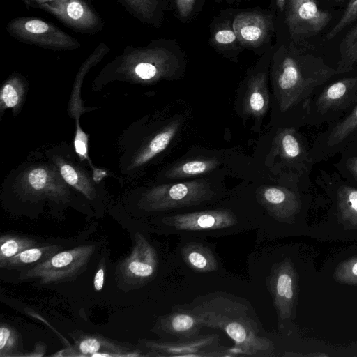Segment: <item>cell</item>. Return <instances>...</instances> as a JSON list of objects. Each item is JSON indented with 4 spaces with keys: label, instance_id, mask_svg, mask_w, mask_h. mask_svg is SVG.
Here are the masks:
<instances>
[{
    "label": "cell",
    "instance_id": "cell-13",
    "mask_svg": "<svg viewBox=\"0 0 357 357\" xmlns=\"http://www.w3.org/2000/svg\"><path fill=\"white\" fill-rule=\"evenodd\" d=\"M357 105V75L340 79L331 83L319 96L316 106L318 111H330Z\"/></svg>",
    "mask_w": 357,
    "mask_h": 357
},
{
    "label": "cell",
    "instance_id": "cell-23",
    "mask_svg": "<svg viewBox=\"0 0 357 357\" xmlns=\"http://www.w3.org/2000/svg\"><path fill=\"white\" fill-rule=\"evenodd\" d=\"M36 240L24 236L2 235L0 238V264L21 252L36 246Z\"/></svg>",
    "mask_w": 357,
    "mask_h": 357
},
{
    "label": "cell",
    "instance_id": "cell-34",
    "mask_svg": "<svg viewBox=\"0 0 357 357\" xmlns=\"http://www.w3.org/2000/svg\"><path fill=\"white\" fill-rule=\"evenodd\" d=\"M319 6L327 10L341 12L344 9L347 0H317Z\"/></svg>",
    "mask_w": 357,
    "mask_h": 357
},
{
    "label": "cell",
    "instance_id": "cell-29",
    "mask_svg": "<svg viewBox=\"0 0 357 357\" xmlns=\"http://www.w3.org/2000/svg\"><path fill=\"white\" fill-rule=\"evenodd\" d=\"M335 278L342 283L357 285V257L341 263L335 271Z\"/></svg>",
    "mask_w": 357,
    "mask_h": 357
},
{
    "label": "cell",
    "instance_id": "cell-1",
    "mask_svg": "<svg viewBox=\"0 0 357 357\" xmlns=\"http://www.w3.org/2000/svg\"><path fill=\"white\" fill-rule=\"evenodd\" d=\"M316 49L275 38L270 67L282 110L306 98L314 89L337 75L335 68L317 54Z\"/></svg>",
    "mask_w": 357,
    "mask_h": 357
},
{
    "label": "cell",
    "instance_id": "cell-18",
    "mask_svg": "<svg viewBox=\"0 0 357 357\" xmlns=\"http://www.w3.org/2000/svg\"><path fill=\"white\" fill-rule=\"evenodd\" d=\"M60 247L57 245L35 246L26 249L0 264L1 269L24 271L46 261L57 253Z\"/></svg>",
    "mask_w": 357,
    "mask_h": 357
},
{
    "label": "cell",
    "instance_id": "cell-25",
    "mask_svg": "<svg viewBox=\"0 0 357 357\" xmlns=\"http://www.w3.org/2000/svg\"><path fill=\"white\" fill-rule=\"evenodd\" d=\"M280 152L282 157L290 161H296L303 158L304 153L300 142L294 130H284L278 138Z\"/></svg>",
    "mask_w": 357,
    "mask_h": 357
},
{
    "label": "cell",
    "instance_id": "cell-17",
    "mask_svg": "<svg viewBox=\"0 0 357 357\" xmlns=\"http://www.w3.org/2000/svg\"><path fill=\"white\" fill-rule=\"evenodd\" d=\"M271 58L272 56L266 61L264 68L259 69L249 79L246 108L249 113L256 116L263 114L268 104L266 77L267 69L271 65Z\"/></svg>",
    "mask_w": 357,
    "mask_h": 357
},
{
    "label": "cell",
    "instance_id": "cell-11",
    "mask_svg": "<svg viewBox=\"0 0 357 357\" xmlns=\"http://www.w3.org/2000/svg\"><path fill=\"white\" fill-rule=\"evenodd\" d=\"M234 8L221 10L209 25L208 45L223 56L237 61L240 53L245 50L234 28Z\"/></svg>",
    "mask_w": 357,
    "mask_h": 357
},
{
    "label": "cell",
    "instance_id": "cell-8",
    "mask_svg": "<svg viewBox=\"0 0 357 357\" xmlns=\"http://www.w3.org/2000/svg\"><path fill=\"white\" fill-rule=\"evenodd\" d=\"M219 342L218 334L199 335L174 341L142 340L144 347L149 350L147 356L171 357H213L220 347Z\"/></svg>",
    "mask_w": 357,
    "mask_h": 357
},
{
    "label": "cell",
    "instance_id": "cell-36",
    "mask_svg": "<svg viewBox=\"0 0 357 357\" xmlns=\"http://www.w3.org/2000/svg\"><path fill=\"white\" fill-rule=\"evenodd\" d=\"M25 29L33 33H42L47 31L48 25L40 20H31L25 24Z\"/></svg>",
    "mask_w": 357,
    "mask_h": 357
},
{
    "label": "cell",
    "instance_id": "cell-12",
    "mask_svg": "<svg viewBox=\"0 0 357 357\" xmlns=\"http://www.w3.org/2000/svg\"><path fill=\"white\" fill-rule=\"evenodd\" d=\"M204 327L197 316L187 307L175 310L158 318L154 331L177 340L195 337Z\"/></svg>",
    "mask_w": 357,
    "mask_h": 357
},
{
    "label": "cell",
    "instance_id": "cell-28",
    "mask_svg": "<svg viewBox=\"0 0 357 357\" xmlns=\"http://www.w3.org/2000/svg\"><path fill=\"white\" fill-rule=\"evenodd\" d=\"M173 12L182 22L193 20L203 7L205 0H172Z\"/></svg>",
    "mask_w": 357,
    "mask_h": 357
},
{
    "label": "cell",
    "instance_id": "cell-37",
    "mask_svg": "<svg viewBox=\"0 0 357 357\" xmlns=\"http://www.w3.org/2000/svg\"><path fill=\"white\" fill-rule=\"evenodd\" d=\"M67 12L70 17L77 20L82 17L83 8L79 3L72 2L68 6Z\"/></svg>",
    "mask_w": 357,
    "mask_h": 357
},
{
    "label": "cell",
    "instance_id": "cell-14",
    "mask_svg": "<svg viewBox=\"0 0 357 357\" xmlns=\"http://www.w3.org/2000/svg\"><path fill=\"white\" fill-rule=\"evenodd\" d=\"M68 356H144L139 351L118 345L109 340L96 335H82Z\"/></svg>",
    "mask_w": 357,
    "mask_h": 357
},
{
    "label": "cell",
    "instance_id": "cell-5",
    "mask_svg": "<svg viewBox=\"0 0 357 357\" xmlns=\"http://www.w3.org/2000/svg\"><path fill=\"white\" fill-rule=\"evenodd\" d=\"M94 251V245L87 244L58 252L46 261L21 271L18 279L38 280L40 284L73 280L85 271Z\"/></svg>",
    "mask_w": 357,
    "mask_h": 357
},
{
    "label": "cell",
    "instance_id": "cell-21",
    "mask_svg": "<svg viewBox=\"0 0 357 357\" xmlns=\"http://www.w3.org/2000/svg\"><path fill=\"white\" fill-rule=\"evenodd\" d=\"M178 122H174L163 131L156 135L150 142L146 149L137 158L136 164L142 165L165 150L177 132Z\"/></svg>",
    "mask_w": 357,
    "mask_h": 357
},
{
    "label": "cell",
    "instance_id": "cell-26",
    "mask_svg": "<svg viewBox=\"0 0 357 357\" xmlns=\"http://www.w3.org/2000/svg\"><path fill=\"white\" fill-rule=\"evenodd\" d=\"M19 334L13 328L1 324L0 326V356H19Z\"/></svg>",
    "mask_w": 357,
    "mask_h": 357
},
{
    "label": "cell",
    "instance_id": "cell-24",
    "mask_svg": "<svg viewBox=\"0 0 357 357\" xmlns=\"http://www.w3.org/2000/svg\"><path fill=\"white\" fill-rule=\"evenodd\" d=\"M357 21V0H347L338 20L326 33L322 43L328 42L342 34L349 26Z\"/></svg>",
    "mask_w": 357,
    "mask_h": 357
},
{
    "label": "cell",
    "instance_id": "cell-30",
    "mask_svg": "<svg viewBox=\"0 0 357 357\" xmlns=\"http://www.w3.org/2000/svg\"><path fill=\"white\" fill-rule=\"evenodd\" d=\"M48 179L47 172L42 168L31 170L28 174V182L31 188L41 190L45 188Z\"/></svg>",
    "mask_w": 357,
    "mask_h": 357
},
{
    "label": "cell",
    "instance_id": "cell-31",
    "mask_svg": "<svg viewBox=\"0 0 357 357\" xmlns=\"http://www.w3.org/2000/svg\"><path fill=\"white\" fill-rule=\"evenodd\" d=\"M1 98L7 107H13L18 102L19 95L14 86L8 84L1 90Z\"/></svg>",
    "mask_w": 357,
    "mask_h": 357
},
{
    "label": "cell",
    "instance_id": "cell-4",
    "mask_svg": "<svg viewBox=\"0 0 357 357\" xmlns=\"http://www.w3.org/2000/svg\"><path fill=\"white\" fill-rule=\"evenodd\" d=\"M162 223L170 234L180 235L215 236L243 229L238 226L237 215L227 208L169 215L162 218Z\"/></svg>",
    "mask_w": 357,
    "mask_h": 357
},
{
    "label": "cell",
    "instance_id": "cell-35",
    "mask_svg": "<svg viewBox=\"0 0 357 357\" xmlns=\"http://www.w3.org/2000/svg\"><path fill=\"white\" fill-rule=\"evenodd\" d=\"M105 260L104 259L99 264L98 268L96 272V274L93 278V287L96 291H100L103 287L104 282H105Z\"/></svg>",
    "mask_w": 357,
    "mask_h": 357
},
{
    "label": "cell",
    "instance_id": "cell-38",
    "mask_svg": "<svg viewBox=\"0 0 357 357\" xmlns=\"http://www.w3.org/2000/svg\"><path fill=\"white\" fill-rule=\"evenodd\" d=\"M348 167L357 178V158H352L348 161Z\"/></svg>",
    "mask_w": 357,
    "mask_h": 357
},
{
    "label": "cell",
    "instance_id": "cell-39",
    "mask_svg": "<svg viewBox=\"0 0 357 357\" xmlns=\"http://www.w3.org/2000/svg\"><path fill=\"white\" fill-rule=\"evenodd\" d=\"M218 3H224L227 6L239 4L243 0H214Z\"/></svg>",
    "mask_w": 357,
    "mask_h": 357
},
{
    "label": "cell",
    "instance_id": "cell-6",
    "mask_svg": "<svg viewBox=\"0 0 357 357\" xmlns=\"http://www.w3.org/2000/svg\"><path fill=\"white\" fill-rule=\"evenodd\" d=\"M233 28L243 48L257 55L262 56L273 46L275 24L269 8L234 9Z\"/></svg>",
    "mask_w": 357,
    "mask_h": 357
},
{
    "label": "cell",
    "instance_id": "cell-20",
    "mask_svg": "<svg viewBox=\"0 0 357 357\" xmlns=\"http://www.w3.org/2000/svg\"><path fill=\"white\" fill-rule=\"evenodd\" d=\"M337 212L346 229L357 230V189L341 187L337 194Z\"/></svg>",
    "mask_w": 357,
    "mask_h": 357
},
{
    "label": "cell",
    "instance_id": "cell-22",
    "mask_svg": "<svg viewBox=\"0 0 357 357\" xmlns=\"http://www.w3.org/2000/svg\"><path fill=\"white\" fill-rule=\"evenodd\" d=\"M215 159L193 160L174 166L168 173L170 178H183L205 174L218 165Z\"/></svg>",
    "mask_w": 357,
    "mask_h": 357
},
{
    "label": "cell",
    "instance_id": "cell-19",
    "mask_svg": "<svg viewBox=\"0 0 357 357\" xmlns=\"http://www.w3.org/2000/svg\"><path fill=\"white\" fill-rule=\"evenodd\" d=\"M339 44L337 74L349 73L357 68V21L344 31Z\"/></svg>",
    "mask_w": 357,
    "mask_h": 357
},
{
    "label": "cell",
    "instance_id": "cell-2",
    "mask_svg": "<svg viewBox=\"0 0 357 357\" xmlns=\"http://www.w3.org/2000/svg\"><path fill=\"white\" fill-rule=\"evenodd\" d=\"M204 327L222 331L243 349L246 356H270L274 346L261 333L259 324L253 319L248 307L238 301L215 295L198 305L188 308Z\"/></svg>",
    "mask_w": 357,
    "mask_h": 357
},
{
    "label": "cell",
    "instance_id": "cell-15",
    "mask_svg": "<svg viewBox=\"0 0 357 357\" xmlns=\"http://www.w3.org/2000/svg\"><path fill=\"white\" fill-rule=\"evenodd\" d=\"M260 199L270 215L280 221H288L298 211L296 197L284 188H265L260 192Z\"/></svg>",
    "mask_w": 357,
    "mask_h": 357
},
{
    "label": "cell",
    "instance_id": "cell-3",
    "mask_svg": "<svg viewBox=\"0 0 357 357\" xmlns=\"http://www.w3.org/2000/svg\"><path fill=\"white\" fill-rule=\"evenodd\" d=\"M268 8L273 14L275 38L304 46L322 43L341 15L322 8L317 0H271Z\"/></svg>",
    "mask_w": 357,
    "mask_h": 357
},
{
    "label": "cell",
    "instance_id": "cell-10",
    "mask_svg": "<svg viewBox=\"0 0 357 357\" xmlns=\"http://www.w3.org/2000/svg\"><path fill=\"white\" fill-rule=\"evenodd\" d=\"M158 264L153 246L142 234L137 233L131 252L120 263L119 270L127 281L141 284L153 278Z\"/></svg>",
    "mask_w": 357,
    "mask_h": 357
},
{
    "label": "cell",
    "instance_id": "cell-16",
    "mask_svg": "<svg viewBox=\"0 0 357 357\" xmlns=\"http://www.w3.org/2000/svg\"><path fill=\"white\" fill-rule=\"evenodd\" d=\"M181 255L185 264L197 272H214L219 268L218 261L213 251L202 242H187L181 248Z\"/></svg>",
    "mask_w": 357,
    "mask_h": 357
},
{
    "label": "cell",
    "instance_id": "cell-9",
    "mask_svg": "<svg viewBox=\"0 0 357 357\" xmlns=\"http://www.w3.org/2000/svg\"><path fill=\"white\" fill-rule=\"evenodd\" d=\"M274 306L280 320L291 317L296 303L297 280L292 263L285 259L275 264L268 278Z\"/></svg>",
    "mask_w": 357,
    "mask_h": 357
},
{
    "label": "cell",
    "instance_id": "cell-27",
    "mask_svg": "<svg viewBox=\"0 0 357 357\" xmlns=\"http://www.w3.org/2000/svg\"><path fill=\"white\" fill-rule=\"evenodd\" d=\"M356 128L357 105L346 118L337 123L332 130L328 137V144L332 146L342 142Z\"/></svg>",
    "mask_w": 357,
    "mask_h": 357
},
{
    "label": "cell",
    "instance_id": "cell-7",
    "mask_svg": "<svg viewBox=\"0 0 357 357\" xmlns=\"http://www.w3.org/2000/svg\"><path fill=\"white\" fill-rule=\"evenodd\" d=\"M215 196L204 180H195L158 187L147 197V209L162 211L199 205Z\"/></svg>",
    "mask_w": 357,
    "mask_h": 357
},
{
    "label": "cell",
    "instance_id": "cell-32",
    "mask_svg": "<svg viewBox=\"0 0 357 357\" xmlns=\"http://www.w3.org/2000/svg\"><path fill=\"white\" fill-rule=\"evenodd\" d=\"M75 147L77 153L82 157L85 158L87 153V137L77 127V134L75 139Z\"/></svg>",
    "mask_w": 357,
    "mask_h": 357
},
{
    "label": "cell",
    "instance_id": "cell-33",
    "mask_svg": "<svg viewBox=\"0 0 357 357\" xmlns=\"http://www.w3.org/2000/svg\"><path fill=\"white\" fill-rule=\"evenodd\" d=\"M60 172L63 178L68 184L79 188L77 184L79 181L78 175L73 167L69 165H63L60 167Z\"/></svg>",
    "mask_w": 357,
    "mask_h": 357
}]
</instances>
